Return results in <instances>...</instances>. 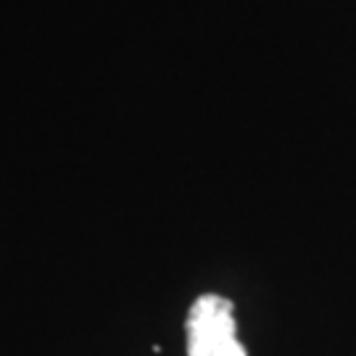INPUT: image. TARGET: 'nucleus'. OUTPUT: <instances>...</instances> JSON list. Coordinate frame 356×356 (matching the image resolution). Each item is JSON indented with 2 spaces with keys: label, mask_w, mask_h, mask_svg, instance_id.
<instances>
[{
  "label": "nucleus",
  "mask_w": 356,
  "mask_h": 356,
  "mask_svg": "<svg viewBox=\"0 0 356 356\" xmlns=\"http://www.w3.org/2000/svg\"><path fill=\"white\" fill-rule=\"evenodd\" d=\"M188 356H248L238 341L232 301L206 293L191 306L185 322Z\"/></svg>",
  "instance_id": "nucleus-1"
}]
</instances>
